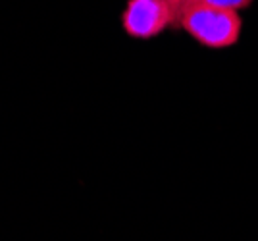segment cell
Returning <instances> with one entry per match:
<instances>
[{
	"mask_svg": "<svg viewBox=\"0 0 258 241\" xmlns=\"http://www.w3.org/2000/svg\"><path fill=\"white\" fill-rule=\"evenodd\" d=\"M187 2H197V4H205V6H212V8H220V10L241 14V12L248 10L256 0H187Z\"/></svg>",
	"mask_w": 258,
	"mask_h": 241,
	"instance_id": "obj_3",
	"label": "cell"
},
{
	"mask_svg": "<svg viewBox=\"0 0 258 241\" xmlns=\"http://www.w3.org/2000/svg\"><path fill=\"white\" fill-rule=\"evenodd\" d=\"M243 16L197 2H187L177 10L175 29L187 35L201 48L220 52L239 44L243 37Z\"/></svg>",
	"mask_w": 258,
	"mask_h": 241,
	"instance_id": "obj_1",
	"label": "cell"
},
{
	"mask_svg": "<svg viewBox=\"0 0 258 241\" xmlns=\"http://www.w3.org/2000/svg\"><path fill=\"white\" fill-rule=\"evenodd\" d=\"M177 6L170 0H125L119 27L131 41H154L175 29Z\"/></svg>",
	"mask_w": 258,
	"mask_h": 241,
	"instance_id": "obj_2",
	"label": "cell"
},
{
	"mask_svg": "<svg viewBox=\"0 0 258 241\" xmlns=\"http://www.w3.org/2000/svg\"><path fill=\"white\" fill-rule=\"evenodd\" d=\"M170 2H172V4H175V6H177V10H179V6H183L187 0H170Z\"/></svg>",
	"mask_w": 258,
	"mask_h": 241,
	"instance_id": "obj_4",
	"label": "cell"
}]
</instances>
